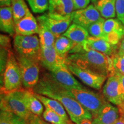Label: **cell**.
I'll return each instance as SVG.
<instances>
[{
	"mask_svg": "<svg viewBox=\"0 0 124 124\" xmlns=\"http://www.w3.org/2000/svg\"><path fill=\"white\" fill-rule=\"evenodd\" d=\"M34 93L57 100L62 103L71 121L79 124L82 119L93 120L92 114L81 105L66 94L62 86L55 82L48 74L43 76L33 89Z\"/></svg>",
	"mask_w": 124,
	"mask_h": 124,
	"instance_id": "cell-1",
	"label": "cell"
},
{
	"mask_svg": "<svg viewBox=\"0 0 124 124\" xmlns=\"http://www.w3.org/2000/svg\"><path fill=\"white\" fill-rule=\"evenodd\" d=\"M66 63L107 77L114 72L111 57L93 50L82 48L78 52L70 54L67 56Z\"/></svg>",
	"mask_w": 124,
	"mask_h": 124,
	"instance_id": "cell-2",
	"label": "cell"
},
{
	"mask_svg": "<svg viewBox=\"0 0 124 124\" xmlns=\"http://www.w3.org/2000/svg\"><path fill=\"white\" fill-rule=\"evenodd\" d=\"M61 86V85H60ZM64 92L77 100L82 106L95 117L107 103L104 96L90 90L69 88L62 86Z\"/></svg>",
	"mask_w": 124,
	"mask_h": 124,
	"instance_id": "cell-3",
	"label": "cell"
},
{
	"mask_svg": "<svg viewBox=\"0 0 124 124\" xmlns=\"http://www.w3.org/2000/svg\"><path fill=\"white\" fill-rule=\"evenodd\" d=\"M2 82L1 94H7L23 88L22 76L19 64L16 57L10 50L9 51L8 61Z\"/></svg>",
	"mask_w": 124,
	"mask_h": 124,
	"instance_id": "cell-4",
	"label": "cell"
},
{
	"mask_svg": "<svg viewBox=\"0 0 124 124\" xmlns=\"http://www.w3.org/2000/svg\"><path fill=\"white\" fill-rule=\"evenodd\" d=\"M24 89L1 94V110L9 111L28 121L33 115L28 110L24 100Z\"/></svg>",
	"mask_w": 124,
	"mask_h": 124,
	"instance_id": "cell-5",
	"label": "cell"
},
{
	"mask_svg": "<svg viewBox=\"0 0 124 124\" xmlns=\"http://www.w3.org/2000/svg\"><path fill=\"white\" fill-rule=\"evenodd\" d=\"M13 45L17 55L36 60L40 62L41 45L36 35H16Z\"/></svg>",
	"mask_w": 124,
	"mask_h": 124,
	"instance_id": "cell-6",
	"label": "cell"
},
{
	"mask_svg": "<svg viewBox=\"0 0 124 124\" xmlns=\"http://www.w3.org/2000/svg\"><path fill=\"white\" fill-rule=\"evenodd\" d=\"M16 58L21 70L23 88L33 91L40 79V62L19 55L17 56Z\"/></svg>",
	"mask_w": 124,
	"mask_h": 124,
	"instance_id": "cell-7",
	"label": "cell"
},
{
	"mask_svg": "<svg viewBox=\"0 0 124 124\" xmlns=\"http://www.w3.org/2000/svg\"><path fill=\"white\" fill-rule=\"evenodd\" d=\"M73 14L74 12L70 15L61 16L48 13L39 16L37 20L39 24L48 29L58 38L70 27L73 20Z\"/></svg>",
	"mask_w": 124,
	"mask_h": 124,
	"instance_id": "cell-8",
	"label": "cell"
},
{
	"mask_svg": "<svg viewBox=\"0 0 124 124\" xmlns=\"http://www.w3.org/2000/svg\"><path fill=\"white\" fill-rule=\"evenodd\" d=\"M67 66L72 74L78 78L85 85L97 90H100L108 77L82 69L75 65L66 63Z\"/></svg>",
	"mask_w": 124,
	"mask_h": 124,
	"instance_id": "cell-9",
	"label": "cell"
},
{
	"mask_svg": "<svg viewBox=\"0 0 124 124\" xmlns=\"http://www.w3.org/2000/svg\"><path fill=\"white\" fill-rule=\"evenodd\" d=\"M105 98L111 104L119 106L122 103L119 74L113 73L108 77L102 90Z\"/></svg>",
	"mask_w": 124,
	"mask_h": 124,
	"instance_id": "cell-10",
	"label": "cell"
},
{
	"mask_svg": "<svg viewBox=\"0 0 124 124\" xmlns=\"http://www.w3.org/2000/svg\"><path fill=\"white\" fill-rule=\"evenodd\" d=\"M49 72L51 78L62 86L76 89L85 88L84 86L74 78L72 72L68 69L66 64L56 67Z\"/></svg>",
	"mask_w": 124,
	"mask_h": 124,
	"instance_id": "cell-11",
	"label": "cell"
},
{
	"mask_svg": "<svg viewBox=\"0 0 124 124\" xmlns=\"http://www.w3.org/2000/svg\"><path fill=\"white\" fill-rule=\"evenodd\" d=\"M124 37V24L118 19L108 18L103 26V38L113 45H118Z\"/></svg>",
	"mask_w": 124,
	"mask_h": 124,
	"instance_id": "cell-12",
	"label": "cell"
},
{
	"mask_svg": "<svg viewBox=\"0 0 124 124\" xmlns=\"http://www.w3.org/2000/svg\"><path fill=\"white\" fill-rule=\"evenodd\" d=\"M102 18L100 12L94 5H89L86 8L74 12V24L87 29L90 25Z\"/></svg>",
	"mask_w": 124,
	"mask_h": 124,
	"instance_id": "cell-13",
	"label": "cell"
},
{
	"mask_svg": "<svg viewBox=\"0 0 124 124\" xmlns=\"http://www.w3.org/2000/svg\"><path fill=\"white\" fill-rule=\"evenodd\" d=\"M66 58L59 54L54 46L51 47L41 46L40 63L49 71L59 66L66 64Z\"/></svg>",
	"mask_w": 124,
	"mask_h": 124,
	"instance_id": "cell-14",
	"label": "cell"
},
{
	"mask_svg": "<svg viewBox=\"0 0 124 124\" xmlns=\"http://www.w3.org/2000/svg\"><path fill=\"white\" fill-rule=\"evenodd\" d=\"M63 35L70 39L74 44V47L71 49L69 54L78 52L83 48L85 42L90 36L86 29L74 23L71 25Z\"/></svg>",
	"mask_w": 124,
	"mask_h": 124,
	"instance_id": "cell-15",
	"label": "cell"
},
{
	"mask_svg": "<svg viewBox=\"0 0 124 124\" xmlns=\"http://www.w3.org/2000/svg\"><path fill=\"white\" fill-rule=\"evenodd\" d=\"M83 48L87 50H93L112 56L117 52V45H113L104 38H96L89 36L85 42Z\"/></svg>",
	"mask_w": 124,
	"mask_h": 124,
	"instance_id": "cell-16",
	"label": "cell"
},
{
	"mask_svg": "<svg viewBox=\"0 0 124 124\" xmlns=\"http://www.w3.org/2000/svg\"><path fill=\"white\" fill-rule=\"evenodd\" d=\"M15 24L16 35L29 36L39 33V25L38 20L31 12Z\"/></svg>",
	"mask_w": 124,
	"mask_h": 124,
	"instance_id": "cell-17",
	"label": "cell"
},
{
	"mask_svg": "<svg viewBox=\"0 0 124 124\" xmlns=\"http://www.w3.org/2000/svg\"><path fill=\"white\" fill-rule=\"evenodd\" d=\"M120 117L118 107L107 102L98 114L93 118L92 121L93 124H114Z\"/></svg>",
	"mask_w": 124,
	"mask_h": 124,
	"instance_id": "cell-18",
	"label": "cell"
},
{
	"mask_svg": "<svg viewBox=\"0 0 124 124\" xmlns=\"http://www.w3.org/2000/svg\"><path fill=\"white\" fill-rule=\"evenodd\" d=\"M49 13L66 16L70 15L74 10L72 0H49Z\"/></svg>",
	"mask_w": 124,
	"mask_h": 124,
	"instance_id": "cell-19",
	"label": "cell"
},
{
	"mask_svg": "<svg viewBox=\"0 0 124 124\" xmlns=\"http://www.w3.org/2000/svg\"><path fill=\"white\" fill-rule=\"evenodd\" d=\"M12 7H1L0 9V29L10 36L16 33Z\"/></svg>",
	"mask_w": 124,
	"mask_h": 124,
	"instance_id": "cell-20",
	"label": "cell"
},
{
	"mask_svg": "<svg viewBox=\"0 0 124 124\" xmlns=\"http://www.w3.org/2000/svg\"><path fill=\"white\" fill-rule=\"evenodd\" d=\"M24 100L28 110L33 114L40 116L44 112V105L35 95L33 91L24 89Z\"/></svg>",
	"mask_w": 124,
	"mask_h": 124,
	"instance_id": "cell-21",
	"label": "cell"
},
{
	"mask_svg": "<svg viewBox=\"0 0 124 124\" xmlns=\"http://www.w3.org/2000/svg\"><path fill=\"white\" fill-rule=\"evenodd\" d=\"M35 95L38 97L39 100L41 102L45 108H49L51 110L56 113L59 115L64 118L65 120L70 121V118H69V115H68L66 109L60 102L58 101L57 100H54V99H52L51 98L40 95V94H36V93H35Z\"/></svg>",
	"mask_w": 124,
	"mask_h": 124,
	"instance_id": "cell-22",
	"label": "cell"
},
{
	"mask_svg": "<svg viewBox=\"0 0 124 124\" xmlns=\"http://www.w3.org/2000/svg\"><path fill=\"white\" fill-rule=\"evenodd\" d=\"M116 0H98L95 6L102 17L108 19L116 16Z\"/></svg>",
	"mask_w": 124,
	"mask_h": 124,
	"instance_id": "cell-23",
	"label": "cell"
},
{
	"mask_svg": "<svg viewBox=\"0 0 124 124\" xmlns=\"http://www.w3.org/2000/svg\"><path fill=\"white\" fill-rule=\"evenodd\" d=\"M11 7L15 24L30 12L24 0H12Z\"/></svg>",
	"mask_w": 124,
	"mask_h": 124,
	"instance_id": "cell-24",
	"label": "cell"
},
{
	"mask_svg": "<svg viewBox=\"0 0 124 124\" xmlns=\"http://www.w3.org/2000/svg\"><path fill=\"white\" fill-rule=\"evenodd\" d=\"M74 47V43L70 39L63 35L56 39L54 44V48L57 52L65 57H67L69 52Z\"/></svg>",
	"mask_w": 124,
	"mask_h": 124,
	"instance_id": "cell-25",
	"label": "cell"
},
{
	"mask_svg": "<svg viewBox=\"0 0 124 124\" xmlns=\"http://www.w3.org/2000/svg\"><path fill=\"white\" fill-rule=\"evenodd\" d=\"M38 34L41 46L51 47L54 46L57 38L48 29L44 26L39 25V31Z\"/></svg>",
	"mask_w": 124,
	"mask_h": 124,
	"instance_id": "cell-26",
	"label": "cell"
},
{
	"mask_svg": "<svg viewBox=\"0 0 124 124\" xmlns=\"http://www.w3.org/2000/svg\"><path fill=\"white\" fill-rule=\"evenodd\" d=\"M42 116L45 121L49 124H72L71 121L65 120L56 113L47 108H45Z\"/></svg>",
	"mask_w": 124,
	"mask_h": 124,
	"instance_id": "cell-27",
	"label": "cell"
},
{
	"mask_svg": "<svg viewBox=\"0 0 124 124\" xmlns=\"http://www.w3.org/2000/svg\"><path fill=\"white\" fill-rule=\"evenodd\" d=\"M28 121L12 112L1 110L0 124H27Z\"/></svg>",
	"mask_w": 124,
	"mask_h": 124,
	"instance_id": "cell-28",
	"label": "cell"
},
{
	"mask_svg": "<svg viewBox=\"0 0 124 124\" xmlns=\"http://www.w3.org/2000/svg\"><path fill=\"white\" fill-rule=\"evenodd\" d=\"M105 21V18L102 17L90 25L86 29L90 36L96 38H103V26Z\"/></svg>",
	"mask_w": 124,
	"mask_h": 124,
	"instance_id": "cell-29",
	"label": "cell"
},
{
	"mask_svg": "<svg viewBox=\"0 0 124 124\" xmlns=\"http://www.w3.org/2000/svg\"><path fill=\"white\" fill-rule=\"evenodd\" d=\"M35 13H43L49 9V0H27Z\"/></svg>",
	"mask_w": 124,
	"mask_h": 124,
	"instance_id": "cell-30",
	"label": "cell"
},
{
	"mask_svg": "<svg viewBox=\"0 0 124 124\" xmlns=\"http://www.w3.org/2000/svg\"><path fill=\"white\" fill-rule=\"evenodd\" d=\"M111 58L114 70L113 73L124 75V55H119L117 52Z\"/></svg>",
	"mask_w": 124,
	"mask_h": 124,
	"instance_id": "cell-31",
	"label": "cell"
},
{
	"mask_svg": "<svg viewBox=\"0 0 124 124\" xmlns=\"http://www.w3.org/2000/svg\"><path fill=\"white\" fill-rule=\"evenodd\" d=\"M116 11L117 18L124 24V0H116Z\"/></svg>",
	"mask_w": 124,
	"mask_h": 124,
	"instance_id": "cell-32",
	"label": "cell"
},
{
	"mask_svg": "<svg viewBox=\"0 0 124 124\" xmlns=\"http://www.w3.org/2000/svg\"><path fill=\"white\" fill-rule=\"evenodd\" d=\"M119 77H120L122 103L120 106H118V108L119 111H120V115H124V75H120V74H119Z\"/></svg>",
	"mask_w": 124,
	"mask_h": 124,
	"instance_id": "cell-33",
	"label": "cell"
},
{
	"mask_svg": "<svg viewBox=\"0 0 124 124\" xmlns=\"http://www.w3.org/2000/svg\"><path fill=\"white\" fill-rule=\"evenodd\" d=\"M74 4V10L86 8L89 5L91 0H72Z\"/></svg>",
	"mask_w": 124,
	"mask_h": 124,
	"instance_id": "cell-34",
	"label": "cell"
},
{
	"mask_svg": "<svg viewBox=\"0 0 124 124\" xmlns=\"http://www.w3.org/2000/svg\"><path fill=\"white\" fill-rule=\"evenodd\" d=\"M10 40L7 36L1 35V47L9 50L10 48Z\"/></svg>",
	"mask_w": 124,
	"mask_h": 124,
	"instance_id": "cell-35",
	"label": "cell"
},
{
	"mask_svg": "<svg viewBox=\"0 0 124 124\" xmlns=\"http://www.w3.org/2000/svg\"><path fill=\"white\" fill-rule=\"evenodd\" d=\"M48 123L46 121H44L43 120L39 117V116H38L35 114H33L32 117L30 118V119L28 121L27 124H47Z\"/></svg>",
	"mask_w": 124,
	"mask_h": 124,
	"instance_id": "cell-36",
	"label": "cell"
},
{
	"mask_svg": "<svg viewBox=\"0 0 124 124\" xmlns=\"http://www.w3.org/2000/svg\"><path fill=\"white\" fill-rule=\"evenodd\" d=\"M117 53L119 55H124V37L121 41H120V44L119 45Z\"/></svg>",
	"mask_w": 124,
	"mask_h": 124,
	"instance_id": "cell-37",
	"label": "cell"
},
{
	"mask_svg": "<svg viewBox=\"0 0 124 124\" xmlns=\"http://www.w3.org/2000/svg\"><path fill=\"white\" fill-rule=\"evenodd\" d=\"M12 0H0V6L1 7H11Z\"/></svg>",
	"mask_w": 124,
	"mask_h": 124,
	"instance_id": "cell-38",
	"label": "cell"
},
{
	"mask_svg": "<svg viewBox=\"0 0 124 124\" xmlns=\"http://www.w3.org/2000/svg\"><path fill=\"white\" fill-rule=\"evenodd\" d=\"M92 120H91V119L88 118L82 119V120L80 121L79 124H93Z\"/></svg>",
	"mask_w": 124,
	"mask_h": 124,
	"instance_id": "cell-39",
	"label": "cell"
},
{
	"mask_svg": "<svg viewBox=\"0 0 124 124\" xmlns=\"http://www.w3.org/2000/svg\"><path fill=\"white\" fill-rule=\"evenodd\" d=\"M114 124H124V114L120 115V117Z\"/></svg>",
	"mask_w": 124,
	"mask_h": 124,
	"instance_id": "cell-40",
	"label": "cell"
},
{
	"mask_svg": "<svg viewBox=\"0 0 124 124\" xmlns=\"http://www.w3.org/2000/svg\"><path fill=\"white\" fill-rule=\"evenodd\" d=\"M91 2H92L93 4H94V5H95L97 3L98 1V0H91Z\"/></svg>",
	"mask_w": 124,
	"mask_h": 124,
	"instance_id": "cell-41",
	"label": "cell"
},
{
	"mask_svg": "<svg viewBox=\"0 0 124 124\" xmlns=\"http://www.w3.org/2000/svg\"></svg>",
	"mask_w": 124,
	"mask_h": 124,
	"instance_id": "cell-42",
	"label": "cell"
}]
</instances>
